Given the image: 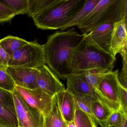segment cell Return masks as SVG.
Returning <instances> with one entry per match:
<instances>
[{"label":"cell","mask_w":127,"mask_h":127,"mask_svg":"<svg viewBox=\"0 0 127 127\" xmlns=\"http://www.w3.org/2000/svg\"><path fill=\"white\" fill-rule=\"evenodd\" d=\"M12 94L18 126L43 127L44 116L43 114L30 105L15 88Z\"/></svg>","instance_id":"obj_7"},{"label":"cell","mask_w":127,"mask_h":127,"mask_svg":"<svg viewBox=\"0 0 127 127\" xmlns=\"http://www.w3.org/2000/svg\"><path fill=\"white\" fill-rule=\"evenodd\" d=\"M10 56L5 51L0 43V67L6 69Z\"/></svg>","instance_id":"obj_31"},{"label":"cell","mask_w":127,"mask_h":127,"mask_svg":"<svg viewBox=\"0 0 127 127\" xmlns=\"http://www.w3.org/2000/svg\"><path fill=\"white\" fill-rule=\"evenodd\" d=\"M127 127V123H126V124H125V125L123 126H122V127Z\"/></svg>","instance_id":"obj_33"},{"label":"cell","mask_w":127,"mask_h":127,"mask_svg":"<svg viewBox=\"0 0 127 127\" xmlns=\"http://www.w3.org/2000/svg\"><path fill=\"white\" fill-rule=\"evenodd\" d=\"M127 18L114 24L111 50V55L114 58L117 54L127 49Z\"/></svg>","instance_id":"obj_13"},{"label":"cell","mask_w":127,"mask_h":127,"mask_svg":"<svg viewBox=\"0 0 127 127\" xmlns=\"http://www.w3.org/2000/svg\"><path fill=\"white\" fill-rule=\"evenodd\" d=\"M75 115L73 121L76 127H96L93 119L79 108L75 99Z\"/></svg>","instance_id":"obj_20"},{"label":"cell","mask_w":127,"mask_h":127,"mask_svg":"<svg viewBox=\"0 0 127 127\" xmlns=\"http://www.w3.org/2000/svg\"><path fill=\"white\" fill-rule=\"evenodd\" d=\"M127 16V0H99L77 27L82 34H87L100 25L114 24Z\"/></svg>","instance_id":"obj_2"},{"label":"cell","mask_w":127,"mask_h":127,"mask_svg":"<svg viewBox=\"0 0 127 127\" xmlns=\"http://www.w3.org/2000/svg\"><path fill=\"white\" fill-rule=\"evenodd\" d=\"M57 1V0H28V15L33 19Z\"/></svg>","instance_id":"obj_19"},{"label":"cell","mask_w":127,"mask_h":127,"mask_svg":"<svg viewBox=\"0 0 127 127\" xmlns=\"http://www.w3.org/2000/svg\"><path fill=\"white\" fill-rule=\"evenodd\" d=\"M116 58L93 44L85 37L76 47L73 56L72 66L74 73L95 69L113 71Z\"/></svg>","instance_id":"obj_4"},{"label":"cell","mask_w":127,"mask_h":127,"mask_svg":"<svg viewBox=\"0 0 127 127\" xmlns=\"http://www.w3.org/2000/svg\"><path fill=\"white\" fill-rule=\"evenodd\" d=\"M15 85L6 68L0 67V88L12 93Z\"/></svg>","instance_id":"obj_25"},{"label":"cell","mask_w":127,"mask_h":127,"mask_svg":"<svg viewBox=\"0 0 127 127\" xmlns=\"http://www.w3.org/2000/svg\"><path fill=\"white\" fill-rule=\"evenodd\" d=\"M83 72L88 82L98 90L99 86L104 78L107 71L104 69H95Z\"/></svg>","instance_id":"obj_22"},{"label":"cell","mask_w":127,"mask_h":127,"mask_svg":"<svg viewBox=\"0 0 127 127\" xmlns=\"http://www.w3.org/2000/svg\"><path fill=\"white\" fill-rule=\"evenodd\" d=\"M0 127H6V126H4L2 125H0Z\"/></svg>","instance_id":"obj_34"},{"label":"cell","mask_w":127,"mask_h":127,"mask_svg":"<svg viewBox=\"0 0 127 127\" xmlns=\"http://www.w3.org/2000/svg\"><path fill=\"white\" fill-rule=\"evenodd\" d=\"M0 125L6 127H18L15 112L0 105Z\"/></svg>","instance_id":"obj_23"},{"label":"cell","mask_w":127,"mask_h":127,"mask_svg":"<svg viewBox=\"0 0 127 127\" xmlns=\"http://www.w3.org/2000/svg\"><path fill=\"white\" fill-rule=\"evenodd\" d=\"M85 35H80L74 28L66 32H57L50 35L44 45L45 64L63 80L74 73L72 59L76 47Z\"/></svg>","instance_id":"obj_1"},{"label":"cell","mask_w":127,"mask_h":127,"mask_svg":"<svg viewBox=\"0 0 127 127\" xmlns=\"http://www.w3.org/2000/svg\"><path fill=\"white\" fill-rule=\"evenodd\" d=\"M0 2L14 12L16 15L28 14V0H0Z\"/></svg>","instance_id":"obj_21"},{"label":"cell","mask_w":127,"mask_h":127,"mask_svg":"<svg viewBox=\"0 0 127 127\" xmlns=\"http://www.w3.org/2000/svg\"><path fill=\"white\" fill-rule=\"evenodd\" d=\"M16 15L14 12L0 2V23L10 21Z\"/></svg>","instance_id":"obj_29"},{"label":"cell","mask_w":127,"mask_h":127,"mask_svg":"<svg viewBox=\"0 0 127 127\" xmlns=\"http://www.w3.org/2000/svg\"><path fill=\"white\" fill-rule=\"evenodd\" d=\"M6 71L16 85L28 89L37 88L38 69L20 67L8 66Z\"/></svg>","instance_id":"obj_10"},{"label":"cell","mask_w":127,"mask_h":127,"mask_svg":"<svg viewBox=\"0 0 127 127\" xmlns=\"http://www.w3.org/2000/svg\"><path fill=\"white\" fill-rule=\"evenodd\" d=\"M15 89L30 105L41 112L44 117L50 113L53 96L38 88L28 89L15 85Z\"/></svg>","instance_id":"obj_8"},{"label":"cell","mask_w":127,"mask_h":127,"mask_svg":"<svg viewBox=\"0 0 127 127\" xmlns=\"http://www.w3.org/2000/svg\"><path fill=\"white\" fill-rule=\"evenodd\" d=\"M99 1V0H87L83 8L77 13L72 20L62 28L61 30L64 31L73 27L77 26L95 7Z\"/></svg>","instance_id":"obj_18"},{"label":"cell","mask_w":127,"mask_h":127,"mask_svg":"<svg viewBox=\"0 0 127 127\" xmlns=\"http://www.w3.org/2000/svg\"><path fill=\"white\" fill-rule=\"evenodd\" d=\"M67 127H76L73 121L70 122L67 124Z\"/></svg>","instance_id":"obj_32"},{"label":"cell","mask_w":127,"mask_h":127,"mask_svg":"<svg viewBox=\"0 0 127 127\" xmlns=\"http://www.w3.org/2000/svg\"><path fill=\"white\" fill-rule=\"evenodd\" d=\"M0 105L15 112L12 93L0 88Z\"/></svg>","instance_id":"obj_27"},{"label":"cell","mask_w":127,"mask_h":127,"mask_svg":"<svg viewBox=\"0 0 127 127\" xmlns=\"http://www.w3.org/2000/svg\"><path fill=\"white\" fill-rule=\"evenodd\" d=\"M113 27V24L100 25L85 34V37L98 48L111 55V45Z\"/></svg>","instance_id":"obj_11"},{"label":"cell","mask_w":127,"mask_h":127,"mask_svg":"<svg viewBox=\"0 0 127 127\" xmlns=\"http://www.w3.org/2000/svg\"><path fill=\"white\" fill-rule=\"evenodd\" d=\"M87 0H57V2L33 19L37 28L61 29L70 22Z\"/></svg>","instance_id":"obj_3"},{"label":"cell","mask_w":127,"mask_h":127,"mask_svg":"<svg viewBox=\"0 0 127 127\" xmlns=\"http://www.w3.org/2000/svg\"><path fill=\"white\" fill-rule=\"evenodd\" d=\"M66 79V89L72 95H84L91 96L113 111L120 109V105L108 100L88 82L84 72L75 73Z\"/></svg>","instance_id":"obj_6"},{"label":"cell","mask_w":127,"mask_h":127,"mask_svg":"<svg viewBox=\"0 0 127 127\" xmlns=\"http://www.w3.org/2000/svg\"><path fill=\"white\" fill-rule=\"evenodd\" d=\"M127 114L121 109L114 111L108 119L107 127L123 126L127 123Z\"/></svg>","instance_id":"obj_24"},{"label":"cell","mask_w":127,"mask_h":127,"mask_svg":"<svg viewBox=\"0 0 127 127\" xmlns=\"http://www.w3.org/2000/svg\"><path fill=\"white\" fill-rule=\"evenodd\" d=\"M118 98L120 109L127 114V90L120 85L119 89Z\"/></svg>","instance_id":"obj_30"},{"label":"cell","mask_w":127,"mask_h":127,"mask_svg":"<svg viewBox=\"0 0 127 127\" xmlns=\"http://www.w3.org/2000/svg\"><path fill=\"white\" fill-rule=\"evenodd\" d=\"M18 127H22V126H18Z\"/></svg>","instance_id":"obj_35"},{"label":"cell","mask_w":127,"mask_h":127,"mask_svg":"<svg viewBox=\"0 0 127 127\" xmlns=\"http://www.w3.org/2000/svg\"><path fill=\"white\" fill-rule=\"evenodd\" d=\"M119 74L118 69L107 72L99 86L98 91L108 100L120 105L118 98L120 86L118 80Z\"/></svg>","instance_id":"obj_12"},{"label":"cell","mask_w":127,"mask_h":127,"mask_svg":"<svg viewBox=\"0 0 127 127\" xmlns=\"http://www.w3.org/2000/svg\"><path fill=\"white\" fill-rule=\"evenodd\" d=\"M90 108L95 122L98 123L101 127H107L108 119L114 111L95 99L91 102Z\"/></svg>","instance_id":"obj_16"},{"label":"cell","mask_w":127,"mask_h":127,"mask_svg":"<svg viewBox=\"0 0 127 127\" xmlns=\"http://www.w3.org/2000/svg\"><path fill=\"white\" fill-rule=\"evenodd\" d=\"M127 49L120 53L123 58V67L121 72L118 75V80L122 87L127 90Z\"/></svg>","instance_id":"obj_28"},{"label":"cell","mask_w":127,"mask_h":127,"mask_svg":"<svg viewBox=\"0 0 127 127\" xmlns=\"http://www.w3.org/2000/svg\"><path fill=\"white\" fill-rule=\"evenodd\" d=\"M29 42L23 38L12 35H8L0 40L1 46L10 57Z\"/></svg>","instance_id":"obj_17"},{"label":"cell","mask_w":127,"mask_h":127,"mask_svg":"<svg viewBox=\"0 0 127 127\" xmlns=\"http://www.w3.org/2000/svg\"><path fill=\"white\" fill-rule=\"evenodd\" d=\"M38 69L37 88L41 89L52 97L65 90L64 85L47 65L45 64Z\"/></svg>","instance_id":"obj_9"},{"label":"cell","mask_w":127,"mask_h":127,"mask_svg":"<svg viewBox=\"0 0 127 127\" xmlns=\"http://www.w3.org/2000/svg\"><path fill=\"white\" fill-rule=\"evenodd\" d=\"M45 64L44 45L30 41L10 57L8 66L38 69Z\"/></svg>","instance_id":"obj_5"},{"label":"cell","mask_w":127,"mask_h":127,"mask_svg":"<svg viewBox=\"0 0 127 127\" xmlns=\"http://www.w3.org/2000/svg\"><path fill=\"white\" fill-rule=\"evenodd\" d=\"M58 102L63 118L68 124L74 119L75 100L71 93L65 89L57 94Z\"/></svg>","instance_id":"obj_14"},{"label":"cell","mask_w":127,"mask_h":127,"mask_svg":"<svg viewBox=\"0 0 127 127\" xmlns=\"http://www.w3.org/2000/svg\"><path fill=\"white\" fill-rule=\"evenodd\" d=\"M73 95L75 98L79 108L90 116L95 121L90 108L91 104L94 98L87 95Z\"/></svg>","instance_id":"obj_26"},{"label":"cell","mask_w":127,"mask_h":127,"mask_svg":"<svg viewBox=\"0 0 127 127\" xmlns=\"http://www.w3.org/2000/svg\"><path fill=\"white\" fill-rule=\"evenodd\" d=\"M59 107L57 94L53 97L52 106L50 113L44 117L43 127H67Z\"/></svg>","instance_id":"obj_15"}]
</instances>
